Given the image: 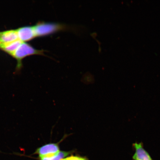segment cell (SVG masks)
Segmentation results:
<instances>
[{
	"instance_id": "5b68a950",
	"label": "cell",
	"mask_w": 160,
	"mask_h": 160,
	"mask_svg": "<svg viewBox=\"0 0 160 160\" xmlns=\"http://www.w3.org/2000/svg\"><path fill=\"white\" fill-rule=\"evenodd\" d=\"M135 150L133 156V160H153L149 153L144 148L142 143H135L133 145Z\"/></svg>"
},
{
	"instance_id": "8992f818",
	"label": "cell",
	"mask_w": 160,
	"mask_h": 160,
	"mask_svg": "<svg viewBox=\"0 0 160 160\" xmlns=\"http://www.w3.org/2000/svg\"><path fill=\"white\" fill-rule=\"evenodd\" d=\"M18 39L16 29L0 31V45L6 44Z\"/></svg>"
},
{
	"instance_id": "3957f363",
	"label": "cell",
	"mask_w": 160,
	"mask_h": 160,
	"mask_svg": "<svg viewBox=\"0 0 160 160\" xmlns=\"http://www.w3.org/2000/svg\"><path fill=\"white\" fill-rule=\"evenodd\" d=\"M60 151V148L58 143H50L38 148L33 154L38 155L39 157H42L54 155Z\"/></svg>"
},
{
	"instance_id": "52a82bcc",
	"label": "cell",
	"mask_w": 160,
	"mask_h": 160,
	"mask_svg": "<svg viewBox=\"0 0 160 160\" xmlns=\"http://www.w3.org/2000/svg\"><path fill=\"white\" fill-rule=\"evenodd\" d=\"M22 42L18 39L6 44L0 45V49L12 56Z\"/></svg>"
},
{
	"instance_id": "9c48e42d",
	"label": "cell",
	"mask_w": 160,
	"mask_h": 160,
	"mask_svg": "<svg viewBox=\"0 0 160 160\" xmlns=\"http://www.w3.org/2000/svg\"><path fill=\"white\" fill-rule=\"evenodd\" d=\"M62 160H88V159L86 157L72 156L71 157L65 158Z\"/></svg>"
},
{
	"instance_id": "277c9868",
	"label": "cell",
	"mask_w": 160,
	"mask_h": 160,
	"mask_svg": "<svg viewBox=\"0 0 160 160\" xmlns=\"http://www.w3.org/2000/svg\"><path fill=\"white\" fill-rule=\"evenodd\" d=\"M16 30L19 39L23 42L29 41L36 37L33 26H26Z\"/></svg>"
},
{
	"instance_id": "7a4b0ae2",
	"label": "cell",
	"mask_w": 160,
	"mask_h": 160,
	"mask_svg": "<svg viewBox=\"0 0 160 160\" xmlns=\"http://www.w3.org/2000/svg\"><path fill=\"white\" fill-rule=\"evenodd\" d=\"M33 55H43V51L36 49L29 44L22 42L12 56L17 60V70L21 69L22 61L23 58L28 56Z\"/></svg>"
},
{
	"instance_id": "6da1fadb",
	"label": "cell",
	"mask_w": 160,
	"mask_h": 160,
	"mask_svg": "<svg viewBox=\"0 0 160 160\" xmlns=\"http://www.w3.org/2000/svg\"><path fill=\"white\" fill-rule=\"evenodd\" d=\"M33 27L36 37H44L68 29L65 25L45 22H39Z\"/></svg>"
},
{
	"instance_id": "ba28073f",
	"label": "cell",
	"mask_w": 160,
	"mask_h": 160,
	"mask_svg": "<svg viewBox=\"0 0 160 160\" xmlns=\"http://www.w3.org/2000/svg\"><path fill=\"white\" fill-rule=\"evenodd\" d=\"M72 153L71 152L61 151L55 154L39 157V160H62Z\"/></svg>"
}]
</instances>
